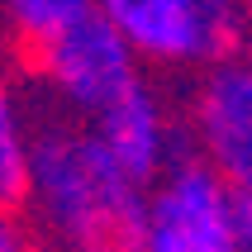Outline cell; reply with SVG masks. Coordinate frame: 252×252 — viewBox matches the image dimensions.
I'll return each instance as SVG.
<instances>
[{"instance_id":"cell-1","label":"cell","mask_w":252,"mask_h":252,"mask_svg":"<svg viewBox=\"0 0 252 252\" xmlns=\"http://www.w3.org/2000/svg\"><path fill=\"white\" fill-rule=\"evenodd\" d=\"M38 233L62 252H95L114 238L138 233L143 186L95 143L91 128L43 124L29 133V171L19 195Z\"/></svg>"},{"instance_id":"cell-2","label":"cell","mask_w":252,"mask_h":252,"mask_svg":"<svg viewBox=\"0 0 252 252\" xmlns=\"http://www.w3.org/2000/svg\"><path fill=\"white\" fill-rule=\"evenodd\" d=\"M138 243L143 252H252V186L205 157H176L143 190Z\"/></svg>"},{"instance_id":"cell-3","label":"cell","mask_w":252,"mask_h":252,"mask_svg":"<svg viewBox=\"0 0 252 252\" xmlns=\"http://www.w3.org/2000/svg\"><path fill=\"white\" fill-rule=\"evenodd\" d=\"M95 14L157 67H210L243 48V0H95Z\"/></svg>"},{"instance_id":"cell-4","label":"cell","mask_w":252,"mask_h":252,"mask_svg":"<svg viewBox=\"0 0 252 252\" xmlns=\"http://www.w3.org/2000/svg\"><path fill=\"white\" fill-rule=\"evenodd\" d=\"M38 71L48 91L86 119L143 81V62L133 57V48L95 10L53 33L48 43H38Z\"/></svg>"},{"instance_id":"cell-5","label":"cell","mask_w":252,"mask_h":252,"mask_svg":"<svg viewBox=\"0 0 252 252\" xmlns=\"http://www.w3.org/2000/svg\"><path fill=\"white\" fill-rule=\"evenodd\" d=\"M195 138L214 171L252 186V71L238 53L205 67L195 91Z\"/></svg>"},{"instance_id":"cell-6","label":"cell","mask_w":252,"mask_h":252,"mask_svg":"<svg viewBox=\"0 0 252 252\" xmlns=\"http://www.w3.org/2000/svg\"><path fill=\"white\" fill-rule=\"evenodd\" d=\"M86 128H91L95 143L119 162V171H124L128 181H138L143 190L176 162L181 133H176V124H171V114L162 110L157 91H148L143 81L128 86L124 95L110 100L105 110H95L91 119H86Z\"/></svg>"},{"instance_id":"cell-7","label":"cell","mask_w":252,"mask_h":252,"mask_svg":"<svg viewBox=\"0 0 252 252\" xmlns=\"http://www.w3.org/2000/svg\"><path fill=\"white\" fill-rule=\"evenodd\" d=\"M24 171H29V124H24V105H19V95H14V86L0 76V205L19 210Z\"/></svg>"},{"instance_id":"cell-8","label":"cell","mask_w":252,"mask_h":252,"mask_svg":"<svg viewBox=\"0 0 252 252\" xmlns=\"http://www.w3.org/2000/svg\"><path fill=\"white\" fill-rule=\"evenodd\" d=\"M0 10H5V19L19 38H29L38 48L53 33H62L67 24H76L81 14H91L95 0H0Z\"/></svg>"},{"instance_id":"cell-9","label":"cell","mask_w":252,"mask_h":252,"mask_svg":"<svg viewBox=\"0 0 252 252\" xmlns=\"http://www.w3.org/2000/svg\"><path fill=\"white\" fill-rule=\"evenodd\" d=\"M0 252H33L29 228L19 224V214H14L10 205H0Z\"/></svg>"},{"instance_id":"cell-10","label":"cell","mask_w":252,"mask_h":252,"mask_svg":"<svg viewBox=\"0 0 252 252\" xmlns=\"http://www.w3.org/2000/svg\"><path fill=\"white\" fill-rule=\"evenodd\" d=\"M95 252H143V243H138V233H128V238H114V243H105Z\"/></svg>"}]
</instances>
